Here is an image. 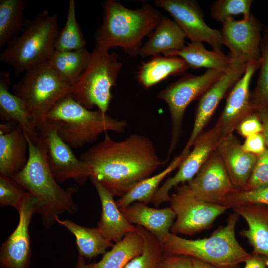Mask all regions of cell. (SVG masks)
<instances>
[{
    "instance_id": "74e56055",
    "label": "cell",
    "mask_w": 268,
    "mask_h": 268,
    "mask_svg": "<svg viewBox=\"0 0 268 268\" xmlns=\"http://www.w3.org/2000/svg\"><path fill=\"white\" fill-rule=\"evenodd\" d=\"M25 190L12 178L0 175V206H10L18 210L26 192Z\"/></svg>"
},
{
    "instance_id": "8fae6325",
    "label": "cell",
    "mask_w": 268,
    "mask_h": 268,
    "mask_svg": "<svg viewBox=\"0 0 268 268\" xmlns=\"http://www.w3.org/2000/svg\"><path fill=\"white\" fill-rule=\"evenodd\" d=\"M46 150L48 166L58 183L73 179L79 185L89 177L87 166L59 135L56 123L46 120L37 128Z\"/></svg>"
},
{
    "instance_id": "bcb514c9",
    "label": "cell",
    "mask_w": 268,
    "mask_h": 268,
    "mask_svg": "<svg viewBox=\"0 0 268 268\" xmlns=\"http://www.w3.org/2000/svg\"><path fill=\"white\" fill-rule=\"evenodd\" d=\"M95 264V262L88 264L86 263L84 258L79 255L75 268H94Z\"/></svg>"
},
{
    "instance_id": "3957f363",
    "label": "cell",
    "mask_w": 268,
    "mask_h": 268,
    "mask_svg": "<svg viewBox=\"0 0 268 268\" xmlns=\"http://www.w3.org/2000/svg\"><path fill=\"white\" fill-rule=\"evenodd\" d=\"M103 22L95 34L96 44L109 49L120 47L129 56L139 55L141 42L156 28L163 15L144 3L140 8H128L115 0L102 4Z\"/></svg>"
},
{
    "instance_id": "d590c367",
    "label": "cell",
    "mask_w": 268,
    "mask_h": 268,
    "mask_svg": "<svg viewBox=\"0 0 268 268\" xmlns=\"http://www.w3.org/2000/svg\"><path fill=\"white\" fill-rule=\"evenodd\" d=\"M253 2L252 0H218L211 6V16L221 23L229 17L240 14L243 15V19H248Z\"/></svg>"
},
{
    "instance_id": "1f68e13d",
    "label": "cell",
    "mask_w": 268,
    "mask_h": 268,
    "mask_svg": "<svg viewBox=\"0 0 268 268\" xmlns=\"http://www.w3.org/2000/svg\"><path fill=\"white\" fill-rule=\"evenodd\" d=\"M184 159L180 155L176 157L163 170L138 183L116 201L119 208L125 207L135 202H151L161 182L179 166Z\"/></svg>"
},
{
    "instance_id": "d6a6232c",
    "label": "cell",
    "mask_w": 268,
    "mask_h": 268,
    "mask_svg": "<svg viewBox=\"0 0 268 268\" xmlns=\"http://www.w3.org/2000/svg\"><path fill=\"white\" fill-rule=\"evenodd\" d=\"M86 41L76 18L74 0L68 1L67 19L55 43L56 51H75L85 48Z\"/></svg>"
},
{
    "instance_id": "cb8c5ba5",
    "label": "cell",
    "mask_w": 268,
    "mask_h": 268,
    "mask_svg": "<svg viewBox=\"0 0 268 268\" xmlns=\"http://www.w3.org/2000/svg\"><path fill=\"white\" fill-rule=\"evenodd\" d=\"M260 66V60L248 63L243 75L233 86L220 118V124L224 128L252 109L249 87L252 77Z\"/></svg>"
},
{
    "instance_id": "9a60e30c",
    "label": "cell",
    "mask_w": 268,
    "mask_h": 268,
    "mask_svg": "<svg viewBox=\"0 0 268 268\" xmlns=\"http://www.w3.org/2000/svg\"><path fill=\"white\" fill-rule=\"evenodd\" d=\"M187 184L199 199L221 205L230 194L237 190L233 184L220 155L216 153L207 159L197 174Z\"/></svg>"
},
{
    "instance_id": "52a82bcc",
    "label": "cell",
    "mask_w": 268,
    "mask_h": 268,
    "mask_svg": "<svg viewBox=\"0 0 268 268\" xmlns=\"http://www.w3.org/2000/svg\"><path fill=\"white\" fill-rule=\"evenodd\" d=\"M109 50L96 44L85 69L71 86L70 92L75 100L87 109L96 106L104 114L108 109L113 98L111 89L122 67L118 54Z\"/></svg>"
},
{
    "instance_id": "7402d4cb",
    "label": "cell",
    "mask_w": 268,
    "mask_h": 268,
    "mask_svg": "<svg viewBox=\"0 0 268 268\" xmlns=\"http://www.w3.org/2000/svg\"><path fill=\"white\" fill-rule=\"evenodd\" d=\"M28 159V142L20 126L0 133V175L12 177L24 168Z\"/></svg>"
},
{
    "instance_id": "7bdbcfd3",
    "label": "cell",
    "mask_w": 268,
    "mask_h": 268,
    "mask_svg": "<svg viewBox=\"0 0 268 268\" xmlns=\"http://www.w3.org/2000/svg\"><path fill=\"white\" fill-rule=\"evenodd\" d=\"M244 268H266L268 266L266 260L263 257L251 254L245 262Z\"/></svg>"
},
{
    "instance_id": "ab89813d",
    "label": "cell",
    "mask_w": 268,
    "mask_h": 268,
    "mask_svg": "<svg viewBox=\"0 0 268 268\" xmlns=\"http://www.w3.org/2000/svg\"><path fill=\"white\" fill-rule=\"evenodd\" d=\"M158 268H194L191 257L178 255H163Z\"/></svg>"
},
{
    "instance_id": "4316f807",
    "label": "cell",
    "mask_w": 268,
    "mask_h": 268,
    "mask_svg": "<svg viewBox=\"0 0 268 268\" xmlns=\"http://www.w3.org/2000/svg\"><path fill=\"white\" fill-rule=\"evenodd\" d=\"M91 53L84 48L75 51H55L47 63L70 87L79 79L90 58Z\"/></svg>"
},
{
    "instance_id": "5b68a950",
    "label": "cell",
    "mask_w": 268,
    "mask_h": 268,
    "mask_svg": "<svg viewBox=\"0 0 268 268\" xmlns=\"http://www.w3.org/2000/svg\"><path fill=\"white\" fill-rule=\"evenodd\" d=\"M239 216L234 211L229 215L227 224L208 238L188 239L170 232L162 244L163 252L197 259L217 268H235L251 255L236 239L235 228Z\"/></svg>"
},
{
    "instance_id": "f35d334b",
    "label": "cell",
    "mask_w": 268,
    "mask_h": 268,
    "mask_svg": "<svg viewBox=\"0 0 268 268\" xmlns=\"http://www.w3.org/2000/svg\"><path fill=\"white\" fill-rule=\"evenodd\" d=\"M268 186V149L259 155L244 190Z\"/></svg>"
},
{
    "instance_id": "8992f818",
    "label": "cell",
    "mask_w": 268,
    "mask_h": 268,
    "mask_svg": "<svg viewBox=\"0 0 268 268\" xmlns=\"http://www.w3.org/2000/svg\"><path fill=\"white\" fill-rule=\"evenodd\" d=\"M46 120L56 123L59 135L73 148L95 142L107 131L122 133L127 126L126 120L112 118L99 110L87 109L70 94L52 108Z\"/></svg>"
},
{
    "instance_id": "d4e9b609",
    "label": "cell",
    "mask_w": 268,
    "mask_h": 268,
    "mask_svg": "<svg viewBox=\"0 0 268 268\" xmlns=\"http://www.w3.org/2000/svg\"><path fill=\"white\" fill-rule=\"evenodd\" d=\"M148 37V40L139 51L138 56L142 58L179 50L186 46L184 33L174 20L167 16H163L158 26Z\"/></svg>"
},
{
    "instance_id": "60d3db41",
    "label": "cell",
    "mask_w": 268,
    "mask_h": 268,
    "mask_svg": "<svg viewBox=\"0 0 268 268\" xmlns=\"http://www.w3.org/2000/svg\"><path fill=\"white\" fill-rule=\"evenodd\" d=\"M263 131V126L256 115H248L239 127L240 133L244 136H249L260 134Z\"/></svg>"
},
{
    "instance_id": "5bb4252c",
    "label": "cell",
    "mask_w": 268,
    "mask_h": 268,
    "mask_svg": "<svg viewBox=\"0 0 268 268\" xmlns=\"http://www.w3.org/2000/svg\"><path fill=\"white\" fill-rule=\"evenodd\" d=\"M17 211L19 216L18 223L0 248L1 268H28L30 264L29 227L32 216L36 211V200L29 192H25Z\"/></svg>"
},
{
    "instance_id": "484cf974",
    "label": "cell",
    "mask_w": 268,
    "mask_h": 268,
    "mask_svg": "<svg viewBox=\"0 0 268 268\" xmlns=\"http://www.w3.org/2000/svg\"><path fill=\"white\" fill-rule=\"evenodd\" d=\"M144 245L142 228L136 226L134 231L115 243L101 260L96 263L94 268H124L132 259L142 253Z\"/></svg>"
},
{
    "instance_id": "6da1fadb",
    "label": "cell",
    "mask_w": 268,
    "mask_h": 268,
    "mask_svg": "<svg viewBox=\"0 0 268 268\" xmlns=\"http://www.w3.org/2000/svg\"><path fill=\"white\" fill-rule=\"evenodd\" d=\"M79 159L87 166L89 177L120 197L165 163L149 138L137 134L115 141L106 133L102 141L82 153Z\"/></svg>"
},
{
    "instance_id": "277c9868",
    "label": "cell",
    "mask_w": 268,
    "mask_h": 268,
    "mask_svg": "<svg viewBox=\"0 0 268 268\" xmlns=\"http://www.w3.org/2000/svg\"><path fill=\"white\" fill-rule=\"evenodd\" d=\"M58 15L44 9L29 20L19 35L0 55V61L19 75L46 63L55 51L59 33Z\"/></svg>"
},
{
    "instance_id": "f546056e",
    "label": "cell",
    "mask_w": 268,
    "mask_h": 268,
    "mask_svg": "<svg viewBox=\"0 0 268 268\" xmlns=\"http://www.w3.org/2000/svg\"><path fill=\"white\" fill-rule=\"evenodd\" d=\"M56 222L65 227L75 237L79 255L84 258L92 259L104 254L113 243L105 239L97 228H89L79 225L71 220H61Z\"/></svg>"
},
{
    "instance_id": "4fadbf2b",
    "label": "cell",
    "mask_w": 268,
    "mask_h": 268,
    "mask_svg": "<svg viewBox=\"0 0 268 268\" xmlns=\"http://www.w3.org/2000/svg\"><path fill=\"white\" fill-rule=\"evenodd\" d=\"M155 5L166 10L191 42H205L213 51L221 53L223 44L220 30L209 27L203 13L195 0H156Z\"/></svg>"
},
{
    "instance_id": "d6986e66",
    "label": "cell",
    "mask_w": 268,
    "mask_h": 268,
    "mask_svg": "<svg viewBox=\"0 0 268 268\" xmlns=\"http://www.w3.org/2000/svg\"><path fill=\"white\" fill-rule=\"evenodd\" d=\"M126 219L132 224L142 227L162 244L174 223L175 214L170 207L155 208L143 202H135L120 208Z\"/></svg>"
},
{
    "instance_id": "30bf717a",
    "label": "cell",
    "mask_w": 268,
    "mask_h": 268,
    "mask_svg": "<svg viewBox=\"0 0 268 268\" xmlns=\"http://www.w3.org/2000/svg\"><path fill=\"white\" fill-rule=\"evenodd\" d=\"M170 207L176 215L172 233L193 235L209 228L215 219L228 209L198 198L188 184L177 187L170 196Z\"/></svg>"
},
{
    "instance_id": "f1b7e54d",
    "label": "cell",
    "mask_w": 268,
    "mask_h": 268,
    "mask_svg": "<svg viewBox=\"0 0 268 268\" xmlns=\"http://www.w3.org/2000/svg\"><path fill=\"white\" fill-rule=\"evenodd\" d=\"M162 54L166 57H179L189 68L194 69L201 67L226 69L231 63L228 56L223 52L207 50L200 42H191L182 49L167 51Z\"/></svg>"
},
{
    "instance_id": "8d00e7d4",
    "label": "cell",
    "mask_w": 268,
    "mask_h": 268,
    "mask_svg": "<svg viewBox=\"0 0 268 268\" xmlns=\"http://www.w3.org/2000/svg\"><path fill=\"white\" fill-rule=\"evenodd\" d=\"M252 204L268 206V186L252 190H236L227 197L222 205L233 208Z\"/></svg>"
},
{
    "instance_id": "ffe728a7",
    "label": "cell",
    "mask_w": 268,
    "mask_h": 268,
    "mask_svg": "<svg viewBox=\"0 0 268 268\" xmlns=\"http://www.w3.org/2000/svg\"><path fill=\"white\" fill-rule=\"evenodd\" d=\"M99 196L101 204V214L97 228L103 237L115 243L128 234L134 231L136 226L125 217L114 200V196L100 183L89 177Z\"/></svg>"
},
{
    "instance_id": "ac0fdd59",
    "label": "cell",
    "mask_w": 268,
    "mask_h": 268,
    "mask_svg": "<svg viewBox=\"0 0 268 268\" xmlns=\"http://www.w3.org/2000/svg\"><path fill=\"white\" fill-rule=\"evenodd\" d=\"M217 147L234 187L244 190L257 162L256 155L245 151L231 134L220 139Z\"/></svg>"
},
{
    "instance_id": "83f0119b",
    "label": "cell",
    "mask_w": 268,
    "mask_h": 268,
    "mask_svg": "<svg viewBox=\"0 0 268 268\" xmlns=\"http://www.w3.org/2000/svg\"><path fill=\"white\" fill-rule=\"evenodd\" d=\"M189 68L179 57L158 55L142 63L138 70L137 78L143 87L148 88L169 76L183 73Z\"/></svg>"
},
{
    "instance_id": "e0dca14e",
    "label": "cell",
    "mask_w": 268,
    "mask_h": 268,
    "mask_svg": "<svg viewBox=\"0 0 268 268\" xmlns=\"http://www.w3.org/2000/svg\"><path fill=\"white\" fill-rule=\"evenodd\" d=\"M218 131L215 129L198 137L193 144V149L183 160L177 172L158 189L151 202L158 205L169 201V192L173 187L186 181L188 182L197 174L217 146L219 140Z\"/></svg>"
},
{
    "instance_id": "f6af8a7d",
    "label": "cell",
    "mask_w": 268,
    "mask_h": 268,
    "mask_svg": "<svg viewBox=\"0 0 268 268\" xmlns=\"http://www.w3.org/2000/svg\"><path fill=\"white\" fill-rule=\"evenodd\" d=\"M191 258L194 268H217L208 263L197 259Z\"/></svg>"
},
{
    "instance_id": "ee69618b",
    "label": "cell",
    "mask_w": 268,
    "mask_h": 268,
    "mask_svg": "<svg viewBox=\"0 0 268 268\" xmlns=\"http://www.w3.org/2000/svg\"><path fill=\"white\" fill-rule=\"evenodd\" d=\"M259 111L261 116L263 119L264 124L263 125V136L265 143L268 147V107H259L254 108Z\"/></svg>"
},
{
    "instance_id": "603a6c76",
    "label": "cell",
    "mask_w": 268,
    "mask_h": 268,
    "mask_svg": "<svg viewBox=\"0 0 268 268\" xmlns=\"http://www.w3.org/2000/svg\"><path fill=\"white\" fill-rule=\"evenodd\" d=\"M11 84L7 71L0 73V115L7 122H14L22 129L30 138L36 140L38 137L35 124L22 101L9 91Z\"/></svg>"
},
{
    "instance_id": "2e32d148",
    "label": "cell",
    "mask_w": 268,
    "mask_h": 268,
    "mask_svg": "<svg viewBox=\"0 0 268 268\" xmlns=\"http://www.w3.org/2000/svg\"><path fill=\"white\" fill-rule=\"evenodd\" d=\"M246 64L231 62L223 75L201 97L199 101L193 129L190 138L180 155L183 158L188 155L195 140L212 116L219 102L227 92L243 75Z\"/></svg>"
},
{
    "instance_id": "b9f144b4",
    "label": "cell",
    "mask_w": 268,
    "mask_h": 268,
    "mask_svg": "<svg viewBox=\"0 0 268 268\" xmlns=\"http://www.w3.org/2000/svg\"><path fill=\"white\" fill-rule=\"evenodd\" d=\"M265 144L264 136L260 133L246 137L242 147L247 152L260 155L266 150Z\"/></svg>"
},
{
    "instance_id": "4dcf8cb0",
    "label": "cell",
    "mask_w": 268,
    "mask_h": 268,
    "mask_svg": "<svg viewBox=\"0 0 268 268\" xmlns=\"http://www.w3.org/2000/svg\"><path fill=\"white\" fill-rule=\"evenodd\" d=\"M24 0H0V48L6 47L20 34L26 21Z\"/></svg>"
},
{
    "instance_id": "ba28073f",
    "label": "cell",
    "mask_w": 268,
    "mask_h": 268,
    "mask_svg": "<svg viewBox=\"0 0 268 268\" xmlns=\"http://www.w3.org/2000/svg\"><path fill=\"white\" fill-rule=\"evenodd\" d=\"M71 87L64 82L47 62L26 71L13 86V93L23 103L36 128L61 99L70 94Z\"/></svg>"
},
{
    "instance_id": "44dd1931",
    "label": "cell",
    "mask_w": 268,
    "mask_h": 268,
    "mask_svg": "<svg viewBox=\"0 0 268 268\" xmlns=\"http://www.w3.org/2000/svg\"><path fill=\"white\" fill-rule=\"evenodd\" d=\"M233 209L248 226L247 229L241 231L240 235L246 237L253 247L252 254L264 257L268 267V206L246 204Z\"/></svg>"
},
{
    "instance_id": "7c38bea8",
    "label": "cell",
    "mask_w": 268,
    "mask_h": 268,
    "mask_svg": "<svg viewBox=\"0 0 268 268\" xmlns=\"http://www.w3.org/2000/svg\"><path fill=\"white\" fill-rule=\"evenodd\" d=\"M220 30L223 45L229 51L231 62L247 64L261 59L263 24L253 14L248 19H226Z\"/></svg>"
},
{
    "instance_id": "836d02e7",
    "label": "cell",
    "mask_w": 268,
    "mask_h": 268,
    "mask_svg": "<svg viewBox=\"0 0 268 268\" xmlns=\"http://www.w3.org/2000/svg\"><path fill=\"white\" fill-rule=\"evenodd\" d=\"M142 231L144 240L143 252L129 262L124 268H158L164 253L162 244L143 228Z\"/></svg>"
},
{
    "instance_id": "7a4b0ae2",
    "label": "cell",
    "mask_w": 268,
    "mask_h": 268,
    "mask_svg": "<svg viewBox=\"0 0 268 268\" xmlns=\"http://www.w3.org/2000/svg\"><path fill=\"white\" fill-rule=\"evenodd\" d=\"M24 133L28 144V161L24 168L11 178L34 197L36 212L41 215L44 226L49 227L61 214H73L78 210L72 199L77 187L65 190L59 185L48 166L42 141L39 136L33 140Z\"/></svg>"
},
{
    "instance_id": "e575fe53",
    "label": "cell",
    "mask_w": 268,
    "mask_h": 268,
    "mask_svg": "<svg viewBox=\"0 0 268 268\" xmlns=\"http://www.w3.org/2000/svg\"><path fill=\"white\" fill-rule=\"evenodd\" d=\"M260 72L254 94L253 107H268V25L264 29L261 44Z\"/></svg>"
},
{
    "instance_id": "9c48e42d",
    "label": "cell",
    "mask_w": 268,
    "mask_h": 268,
    "mask_svg": "<svg viewBox=\"0 0 268 268\" xmlns=\"http://www.w3.org/2000/svg\"><path fill=\"white\" fill-rule=\"evenodd\" d=\"M226 69H207L199 75L185 74L158 93L157 98L167 104L171 116L172 131L168 158L178 141L187 107L192 101L202 96L223 75Z\"/></svg>"
}]
</instances>
